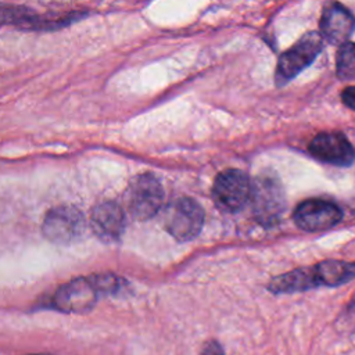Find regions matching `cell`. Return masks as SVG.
Returning <instances> with one entry per match:
<instances>
[{
    "instance_id": "1",
    "label": "cell",
    "mask_w": 355,
    "mask_h": 355,
    "mask_svg": "<svg viewBox=\"0 0 355 355\" xmlns=\"http://www.w3.org/2000/svg\"><path fill=\"white\" fill-rule=\"evenodd\" d=\"M250 202L258 222L266 226L276 223L286 208V196L280 180L272 173L259 175L252 182Z\"/></svg>"
},
{
    "instance_id": "2",
    "label": "cell",
    "mask_w": 355,
    "mask_h": 355,
    "mask_svg": "<svg viewBox=\"0 0 355 355\" xmlns=\"http://www.w3.org/2000/svg\"><path fill=\"white\" fill-rule=\"evenodd\" d=\"M126 204L129 214L137 220H147L161 209L164 189L153 173H140L132 179L126 189Z\"/></svg>"
},
{
    "instance_id": "3",
    "label": "cell",
    "mask_w": 355,
    "mask_h": 355,
    "mask_svg": "<svg viewBox=\"0 0 355 355\" xmlns=\"http://www.w3.org/2000/svg\"><path fill=\"white\" fill-rule=\"evenodd\" d=\"M164 226L178 241L194 239L204 225V211L201 205L189 197L178 198L164 209Z\"/></svg>"
},
{
    "instance_id": "4",
    "label": "cell",
    "mask_w": 355,
    "mask_h": 355,
    "mask_svg": "<svg viewBox=\"0 0 355 355\" xmlns=\"http://www.w3.org/2000/svg\"><path fill=\"white\" fill-rule=\"evenodd\" d=\"M322 37L319 32H308L279 57L276 65V85H284L313 62L322 51Z\"/></svg>"
},
{
    "instance_id": "5",
    "label": "cell",
    "mask_w": 355,
    "mask_h": 355,
    "mask_svg": "<svg viewBox=\"0 0 355 355\" xmlns=\"http://www.w3.org/2000/svg\"><path fill=\"white\" fill-rule=\"evenodd\" d=\"M251 189L252 182L245 172L240 169H226L215 178L212 197L222 211L237 212L250 202Z\"/></svg>"
},
{
    "instance_id": "6",
    "label": "cell",
    "mask_w": 355,
    "mask_h": 355,
    "mask_svg": "<svg viewBox=\"0 0 355 355\" xmlns=\"http://www.w3.org/2000/svg\"><path fill=\"white\" fill-rule=\"evenodd\" d=\"M85 230V218L71 205L51 208L43 220V234L55 244H69L79 239Z\"/></svg>"
},
{
    "instance_id": "7",
    "label": "cell",
    "mask_w": 355,
    "mask_h": 355,
    "mask_svg": "<svg viewBox=\"0 0 355 355\" xmlns=\"http://www.w3.org/2000/svg\"><path fill=\"white\" fill-rule=\"evenodd\" d=\"M343 218V211L331 201L322 198L305 200L295 208L293 219L305 232H322L336 226Z\"/></svg>"
},
{
    "instance_id": "8",
    "label": "cell",
    "mask_w": 355,
    "mask_h": 355,
    "mask_svg": "<svg viewBox=\"0 0 355 355\" xmlns=\"http://www.w3.org/2000/svg\"><path fill=\"white\" fill-rule=\"evenodd\" d=\"M98 294L92 277H78L55 291L53 306L62 312L82 313L93 308Z\"/></svg>"
},
{
    "instance_id": "9",
    "label": "cell",
    "mask_w": 355,
    "mask_h": 355,
    "mask_svg": "<svg viewBox=\"0 0 355 355\" xmlns=\"http://www.w3.org/2000/svg\"><path fill=\"white\" fill-rule=\"evenodd\" d=\"M308 150L316 159L338 166L351 165L355 158L352 144L338 132H322L316 135L311 140Z\"/></svg>"
},
{
    "instance_id": "10",
    "label": "cell",
    "mask_w": 355,
    "mask_h": 355,
    "mask_svg": "<svg viewBox=\"0 0 355 355\" xmlns=\"http://www.w3.org/2000/svg\"><path fill=\"white\" fill-rule=\"evenodd\" d=\"M319 25L324 39L334 44H343L354 32L355 18L348 8L337 1H330L322 11Z\"/></svg>"
},
{
    "instance_id": "11",
    "label": "cell",
    "mask_w": 355,
    "mask_h": 355,
    "mask_svg": "<svg viewBox=\"0 0 355 355\" xmlns=\"http://www.w3.org/2000/svg\"><path fill=\"white\" fill-rule=\"evenodd\" d=\"M90 225L103 241H115L125 230V212L114 201L100 202L92 211Z\"/></svg>"
},
{
    "instance_id": "12",
    "label": "cell",
    "mask_w": 355,
    "mask_h": 355,
    "mask_svg": "<svg viewBox=\"0 0 355 355\" xmlns=\"http://www.w3.org/2000/svg\"><path fill=\"white\" fill-rule=\"evenodd\" d=\"M268 287L275 294H284L318 287V282L313 268H298L273 277Z\"/></svg>"
},
{
    "instance_id": "13",
    "label": "cell",
    "mask_w": 355,
    "mask_h": 355,
    "mask_svg": "<svg viewBox=\"0 0 355 355\" xmlns=\"http://www.w3.org/2000/svg\"><path fill=\"white\" fill-rule=\"evenodd\" d=\"M318 286L336 287L355 279V262L327 259L313 266Z\"/></svg>"
},
{
    "instance_id": "14",
    "label": "cell",
    "mask_w": 355,
    "mask_h": 355,
    "mask_svg": "<svg viewBox=\"0 0 355 355\" xmlns=\"http://www.w3.org/2000/svg\"><path fill=\"white\" fill-rule=\"evenodd\" d=\"M337 75L343 80L355 79V42H345L336 55Z\"/></svg>"
},
{
    "instance_id": "15",
    "label": "cell",
    "mask_w": 355,
    "mask_h": 355,
    "mask_svg": "<svg viewBox=\"0 0 355 355\" xmlns=\"http://www.w3.org/2000/svg\"><path fill=\"white\" fill-rule=\"evenodd\" d=\"M31 12L32 11L26 7L0 4V26L6 25V24H11V25L18 26L22 22V19Z\"/></svg>"
},
{
    "instance_id": "16",
    "label": "cell",
    "mask_w": 355,
    "mask_h": 355,
    "mask_svg": "<svg viewBox=\"0 0 355 355\" xmlns=\"http://www.w3.org/2000/svg\"><path fill=\"white\" fill-rule=\"evenodd\" d=\"M98 293H114L118 288V277L112 275H96L92 277Z\"/></svg>"
},
{
    "instance_id": "17",
    "label": "cell",
    "mask_w": 355,
    "mask_h": 355,
    "mask_svg": "<svg viewBox=\"0 0 355 355\" xmlns=\"http://www.w3.org/2000/svg\"><path fill=\"white\" fill-rule=\"evenodd\" d=\"M341 100L348 108L355 111V86H349L344 89L341 93Z\"/></svg>"
},
{
    "instance_id": "18",
    "label": "cell",
    "mask_w": 355,
    "mask_h": 355,
    "mask_svg": "<svg viewBox=\"0 0 355 355\" xmlns=\"http://www.w3.org/2000/svg\"><path fill=\"white\" fill-rule=\"evenodd\" d=\"M202 355H223V349L216 341H211L204 347Z\"/></svg>"
},
{
    "instance_id": "19",
    "label": "cell",
    "mask_w": 355,
    "mask_h": 355,
    "mask_svg": "<svg viewBox=\"0 0 355 355\" xmlns=\"http://www.w3.org/2000/svg\"><path fill=\"white\" fill-rule=\"evenodd\" d=\"M42 355H43V354H42Z\"/></svg>"
}]
</instances>
